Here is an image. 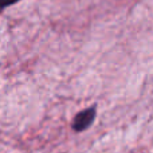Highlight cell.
Listing matches in <instances>:
<instances>
[{"label": "cell", "instance_id": "6da1fadb", "mask_svg": "<svg viewBox=\"0 0 153 153\" xmlns=\"http://www.w3.org/2000/svg\"><path fill=\"white\" fill-rule=\"evenodd\" d=\"M95 116H97L95 108H87L79 111L78 114H75L74 120H73V130L76 133H82L86 129H89L94 122Z\"/></svg>", "mask_w": 153, "mask_h": 153}, {"label": "cell", "instance_id": "7a4b0ae2", "mask_svg": "<svg viewBox=\"0 0 153 153\" xmlns=\"http://www.w3.org/2000/svg\"><path fill=\"white\" fill-rule=\"evenodd\" d=\"M19 0H0V11L4 10L5 7H8V5H12L15 4V3H18Z\"/></svg>", "mask_w": 153, "mask_h": 153}]
</instances>
